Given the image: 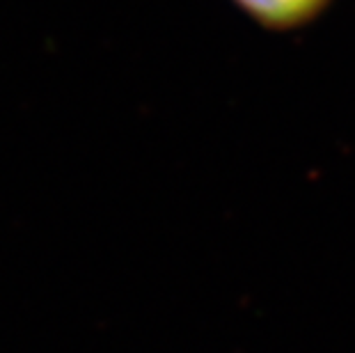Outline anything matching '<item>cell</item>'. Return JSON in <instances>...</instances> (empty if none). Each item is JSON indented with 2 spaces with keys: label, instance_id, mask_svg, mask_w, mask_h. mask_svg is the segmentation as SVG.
<instances>
[{
  "label": "cell",
  "instance_id": "6da1fadb",
  "mask_svg": "<svg viewBox=\"0 0 355 353\" xmlns=\"http://www.w3.org/2000/svg\"><path fill=\"white\" fill-rule=\"evenodd\" d=\"M254 21L268 28H298L316 19L330 0H236Z\"/></svg>",
  "mask_w": 355,
  "mask_h": 353
}]
</instances>
